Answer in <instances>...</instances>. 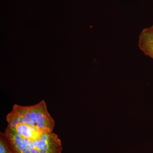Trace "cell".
<instances>
[{
	"label": "cell",
	"instance_id": "obj_3",
	"mask_svg": "<svg viewBox=\"0 0 153 153\" xmlns=\"http://www.w3.org/2000/svg\"><path fill=\"white\" fill-rule=\"evenodd\" d=\"M138 47L145 55L153 59V25L143 29L140 33Z\"/></svg>",
	"mask_w": 153,
	"mask_h": 153
},
{
	"label": "cell",
	"instance_id": "obj_4",
	"mask_svg": "<svg viewBox=\"0 0 153 153\" xmlns=\"http://www.w3.org/2000/svg\"><path fill=\"white\" fill-rule=\"evenodd\" d=\"M9 127L19 136L27 139L38 138L47 134L36 127L27 125L18 124L13 127Z\"/></svg>",
	"mask_w": 153,
	"mask_h": 153
},
{
	"label": "cell",
	"instance_id": "obj_5",
	"mask_svg": "<svg viewBox=\"0 0 153 153\" xmlns=\"http://www.w3.org/2000/svg\"><path fill=\"white\" fill-rule=\"evenodd\" d=\"M0 153H13L3 133L0 134Z\"/></svg>",
	"mask_w": 153,
	"mask_h": 153
},
{
	"label": "cell",
	"instance_id": "obj_1",
	"mask_svg": "<svg viewBox=\"0 0 153 153\" xmlns=\"http://www.w3.org/2000/svg\"><path fill=\"white\" fill-rule=\"evenodd\" d=\"M8 126L13 127L18 124H25L36 127L45 132H53L55 121L49 111L46 102L41 100L30 106L15 104L6 117Z\"/></svg>",
	"mask_w": 153,
	"mask_h": 153
},
{
	"label": "cell",
	"instance_id": "obj_2",
	"mask_svg": "<svg viewBox=\"0 0 153 153\" xmlns=\"http://www.w3.org/2000/svg\"><path fill=\"white\" fill-rule=\"evenodd\" d=\"M13 153H61L62 143L53 132L34 139L22 138L7 126L4 133Z\"/></svg>",
	"mask_w": 153,
	"mask_h": 153
}]
</instances>
